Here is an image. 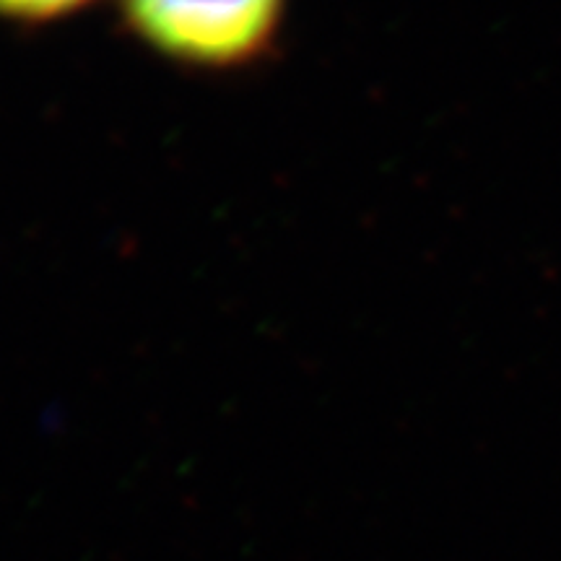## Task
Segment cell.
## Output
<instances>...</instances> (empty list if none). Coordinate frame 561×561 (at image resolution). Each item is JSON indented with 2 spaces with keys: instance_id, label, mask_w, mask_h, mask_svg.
Listing matches in <instances>:
<instances>
[{
  "instance_id": "cell-1",
  "label": "cell",
  "mask_w": 561,
  "mask_h": 561,
  "mask_svg": "<svg viewBox=\"0 0 561 561\" xmlns=\"http://www.w3.org/2000/svg\"><path fill=\"white\" fill-rule=\"evenodd\" d=\"M125 34L170 66L231 76L276 53L289 0H115Z\"/></svg>"
},
{
  "instance_id": "cell-2",
  "label": "cell",
  "mask_w": 561,
  "mask_h": 561,
  "mask_svg": "<svg viewBox=\"0 0 561 561\" xmlns=\"http://www.w3.org/2000/svg\"><path fill=\"white\" fill-rule=\"evenodd\" d=\"M100 0H0V19L19 26L60 24L89 11Z\"/></svg>"
}]
</instances>
